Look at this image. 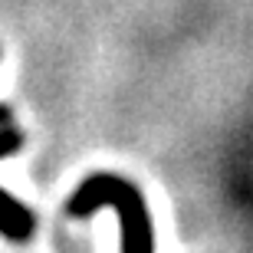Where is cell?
<instances>
[{"label":"cell","mask_w":253,"mask_h":253,"mask_svg":"<svg viewBox=\"0 0 253 253\" xmlns=\"http://www.w3.org/2000/svg\"><path fill=\"white\" fill-rule=\"evenodd\" d=\"M33 230H37V217L30 214L13 194L0 191V234L7 240H13V244H23V240L33 237Z\"/></svg>","instance_id":"2"},{"label":"cell","mask_w":253,"mask_h":253,"mask_svg":"<svg viewBox=\"0 0 253 253\" xmlns=\"http://www.w3.org/2000/svg\"><path fill=\"white\" fill-rule=\"evenodd\" d=\"M99 207H115V214L122 220V253H155V230H151L148 204L141 191L125 178L115 174H92L79 184L66 214L69 217H89Z\"/></svg>","instance_id":"1"},{"label":"cell","mask_w":253,"mask_h":253,"mask_svg":"<svg viewBox=\"0 0 253 253\" xmlns=\"http://www.w3.org/2000/svg\"><path fill=\"white\" fill-rule=\"evenodd\" d=\"M23 145V135H20L13 125H0V158H7V155H13V151Z\"/></svg>","instance_id":"3"}]
</instances>
